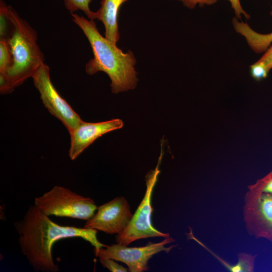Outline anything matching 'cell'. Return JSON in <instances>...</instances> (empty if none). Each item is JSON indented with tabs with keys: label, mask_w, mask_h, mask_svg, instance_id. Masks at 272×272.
<instances>
[{
	"label": "cell",
	"mask_w": 272,
	"mask_h": 272,
	"mask_svg": "<svg viewBox=\"0 0 272 272\" xmlns=\"http://www.w3.org/2000/svg\"><path fill=\"white\" fill-rule=\"evenodd\" d=\"M65 7L71 13L81 10L85 14L88 19L94 20L96 19V12L92 11L89 4L92 0H63Z\"/></svg>",
	"instance_id": "obj_15"
},
{
	"label": "cell",
	"mask_w": 272,
	"mask_h": 272,
	"mask_svg": "<svg viewBox=\"0 0 272 272\" xmlns=\"http://www.w3.org/2000/svg\"><path fill=\"white\" fill-rule=\"evenodd\" d=\"M162 154L155 169L147 174L145 196L125 229L120 234H117L116 241L117 243L127 246L140 239L155 237H169V233L158 230L153 226L151 222L153 210L151 204L152 196L160 172L159 166Z\"/></svg>",
	"instance_id": "obj_5"
},
{
	"label": "cell",
	"mask_w": 272,
	"mask_h": 272,
	"mask_svg": "<svg viewBox=\"0 0 272 272\" xmlns=\"http://www.w3.org/2000/svg\"><path fill=\"white\" fill-rule=\"evenodd\" d=\"M32 78L45 107L62 123L70 134L83 120L55 89L51 81L49 66L43 63Z\"/></svg>",
	"instance_id": "obj_6"
},
{
	"label": "cell",
	"mask_w": 272,
	"mask_h": 272,
	"mask_svg": "<svg viewBox=\"0 0 272 272\" xmlns=\"http://www.w3.org/2000/svg\"><path fill=\"white\" fill-rule=\"evenodd\" d=\"M14 225L19 235V244L22 254L33 268L38 271L59 270L53 258L52 248L60 239L82 238L94 247V252L107 246L98 240L97 230L59 225L34 204L30 206L23 218Z\"/></svg>",
	"instance_id": "obj_1"
},
{
	"label": "cell",
	"mask_w": 272,
	"mask_h": 272,
	"mask_svg": "<svg viewBox=\"0 0 272 272\" xmlns=\"http://www.w3.org/2000/svg\"><path fill=\"white\" fill-rule=\"evenodd\" d=\"M268 72L259 61L256 62L250 66V74L252 77L256 81L265 79Z\"/></svg>",
	"instance_id": "obj_16"
},
{
	"label": "cell",
	"mask_w": 272,
	"mask_h": 272,
	"mask_svg": "<svg viewBox=\"0 0 272 272\" xmlns=\"http://www.w3.org/2000/svg\"><path fill=\"white\" fill-rule=\"evenodd\" d=\"M9 16L13 25L8 39L13 56V65L5 75L0 74V92L10 94L15 88L32 77L44 63V54L37 43L36 31L9 6Z\"/></svg>",
	"instance_id": "obj_3"
},
{
	"label": "cell",
	"mask_w": 272,
	"mask_h": 272,
	"mask_svg": "<svg viewBox=\"0 0 272 272\" xmlns=\"http://www.w3.org/2000/svg\"><path fill=\"white\" fill-rule=\"evenodd\" d=\"M132 216L126 199L122 196L117 197L98 207L84 227L108 234H119L125 229Z\"/></svg>",
	"instance_id": "obj_8"
},
{
	"label": "cell",
	"mask_w": 272,
	"mask_h": 272,
	"mask_svg": "<svg viewBox=\"0 0 272 272\" xmlns=\"http://www.w3.org/2000/svg\"><path fill=\"white\" fill-rule=\"evenodd\" d=\"M269 72L272 68V46L265 52L258 60Z\"/></svg>",
	"instance_id": "obj_20"
},
{
	"label": "cell",
	"mask_w": 272,
	"mask_h": 272,
	"mask_svg": "<svg viewBox=\"0 0 272 272\" xmlns=\"http://www.w3.org/2000/svg\"><path fill=\"white\" fill-rule=\"evenodd\" d=\"M256 201L258 235L272 241V194L257 192Z\"/></svg>",
	"instance_id": "obj_11"
},
{
	"label": "cell",
	"mask_w": 272,
	"mask_h": 272,
	"mask_svg": "<svg viewBox=\"0 0 272 272\" xmlns=\"http://www.w3.org/2000/svg\"><path fill=\"white\" fill-rule=\"evenodd\" d=\"M181 1L184 6L189 9H193L197 4L199 6L205 5H211L215 4L217 0H178Z\"/></svg>",
	"instance_id": "obj_19"
},
{
	"label": "cell",
	"mask_w": 272,
	"mask_h": 272,
	"mask_svg": "<svg viewBox=\"0 0 272 272\" xmlns=\"http://www.w3.org/2000/svg\"><path fill=\"white\" fill-rule=\"evenodd\" d=\"M174 241L172 238L168 237L160 242L149 243L140 247H128L117 243L102 247L94 253L99 258H111L125 263L129 271L142 272L149 269L148 261L154 255L161 251L168 253L175 247H165L166 244Z\"/></svg>",
	"instance_id": "obj_7"
},
{
	"label": "cell",
	"mask_w": 272,
	"mask_h": 272,
	"mask_svg": "<svg viewBox=\"0 0 272 272\" xmlns=\"http://www.w3.org/2000/svg\"><path fill=\"white\" fill-rule=\"evenodd\" d=\"M13 24L9 16V6L0 0V40H8L12 34L9 28Z\"/></svg>",
	"instance_id": "obj_14"
},
{
	"label": "cell",
	"mask_w": 272,
	"mask_h": 272,
	"mask_svg": "<svg viewBox=\"0 0 272 272\" xmlns=\"http://www.w3.org/2000/svg\"><path fill=\"white\" fill-rule=\"evenodd\" d=\"M34 205L47 216L88 220L97 210L95 201L71 190L54 186L34 199Z\"/></svg>",
	"instance_id": "obj_4"
},
{
	"label": "cell",
	"mask_w": 272,
	"mask_h": 272,
	"mask_svg": "<svg viewBox=\"0 0 272 272\" xmlns=\"http://www.w3.org/2000/svg\"><path fill=\"white\" fill-rule=\"evenodd\" d=\"M102 265L112 272H126L129 271L128 268H125L115 262L114 259L111 258H99Z\"/></svg>",
	"instance_id": "obj_17"
},
{
	"label": "cell",
	"mask_w": 272,
	"mask_h": 272,
	"mask_svg": "<svg viewBox=\"0 0 272 272\" xmlns=\"http://www.w3.org/2000/svg\"><path fill=\"white\" fill-rule=\"evenodd\" d=\"M73 21L82 30L88 39L94 57L86 64L87 74L93 75L99 71L106 73L111 80V92L133 89L138 79L134 65L136 59L132 51L124 53L122 50L103 37L98 31L94 20L72 13Z\"/></svg>",
	"instance_id": "obj_2"
},
{
	"label": "cell",
	"mask_w": 272,
	"mask_h": 272,
	"mask_svg": "<svg viewBox=\"0 0 272 272\" xmlns=\"http://www.w3.org/2000/svg\"><path fill=\"white\" fill-rule=\"evenodd\" d=\"M13 62L8 40H0V74H6L12 67Z\"/></svg>",
	"instance_id": "obj_13"
},
{
	"label": "cell",
	"mask_w": 272,
	"mask_h": 272,
	"mask_svg": "<svg viewBox=\"0 0 272 272\" xmlns=\"http://www.w3.org/2000/svg\"><path fill=\"white\" fill-rule=\"evenodd\" d=\"M257 192L272 194V171L258 181Z\"/></svg>",
	"instance_id": "obj_18"
},
{
	"label": "cell",
	"mask_w": 272,
	"mask_h": 272,
	"mask_svg": "<svg viewBox=\"0 0 272 272\" xmlns=\"http://www.w3.org/2000/svg\"><path fill=\"white\" fill-rule=\"evenodd\" d=\"M270 14L272 15V10ZM238 32L245 37L250 47L256 52H263L272 42V32L267 34L258 33L251 29L247 23L242 24Z\"/></svg>",
	"instance_id": "obj_12"
},
{
	"label": "cell",
	"mask_w": 272,
	"mask_h": 272,
	"mask_svg": "<svg viewBox=\"0 0 272 272\" xmlns=\"http://www.w3.org/2000/svg\"><path fill=\"white\" fill-rule=\"evenodd\" d=\"M128 0H102L101 7L96 12V19L101 21L105 29V38L116 44L119 39L117 16L121 5Z\"/></svg>",
	"instance_id": "obj_10"
},
{
	"label": "cell",
	"mask_w": 272,
	"mask_h": 272,
	"mask_svg": "<svg viewBox=\"0 0 272 272\" xmlns=\"http://www.w3.org/2000/svg\"><path fill=\"white\" fill-rule=\"evenodd\" d=\"M123 126L119 119H113L99 122H86L83 121L70 134L71 138L69 155L72 160L79 155L97 138Z\"/></svg>",
	"instance_id": "obj_9"
},
{
	"label": "cell",
	"mask_w": 272,
	"mask_h": 272,
	"mask_svg": "<svg viewBox=\"0 0 272 272\" xmlns=\"http://www.w3.org/2000/svg\"><path fill=\"white\" fill-rule=\"evenodd\" d=\"M231 4L232 8L234 9L236 17L241 19V15L242 14L246 18L249 19L250 16L246 13V12L243 9L240 3V0H228Z\"/></svg>",
	"instance_id": "obj_21"
}]
</instances>
